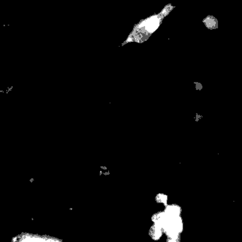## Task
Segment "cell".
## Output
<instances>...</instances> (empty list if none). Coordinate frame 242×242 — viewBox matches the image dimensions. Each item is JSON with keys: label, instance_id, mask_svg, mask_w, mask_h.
Segmentation results:
<instances>
[{"label": "cell", "instance_id": "obj_1", "mask_svg": "<svg viewBox=\"0 0 242 242\" xmlns=\"http://www.w3.org/2000/svg\"><path fill=\"white\" fill-rule=\"evenodd\" d=\"M203 22H204L205 26L211 30L218 28V21L212 16H208L203 20Z\"/></svg>", "mask_w": 242, "mask_h": 242}]
</instances>
